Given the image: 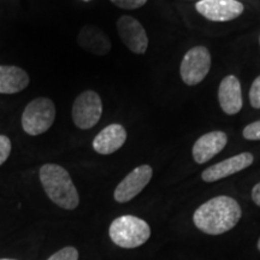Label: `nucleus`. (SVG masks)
<instances>
[{
	"instance_id": "obj_1",
	"label": "nucleus",
	"mask_w": 260,
	"mask_h": 260,
	"mask_svg": "<svg viewBox=\"0 0 260 260\" xmlns=\"http://www.w3.org/2000/svg\"><path fill=\"white\" fill-rule=\"evenodd\" d=\"M241 216V206L235 199L219 195L198 207L193 214V222L200 232L207 235H220L232 230Z\"/></svg>"
},
{
	"instance_id": "obj_2",
	"label": "nucleus",
	"mask_w": 260,
	"mask_h": 260,
	"mask_svg": "<svg viewBox=\"0 0 260 260\" xmlns=\"http://www.w3.org/2000/svg\"><path fill=\"white\" fill-rule=\"evenodd\" d=\"M40 181L45 193L57 206L64 210H75L80 204L69 172L57 164H45L40 169Z\"/></svg>"
},
{
	"instance_id": "obj_3",
	"label": "nucleus",
	"mask_w": 260,
	"mask_h": 260,
	"mask_svg": "<svg viewBox=\"0 0 260 260\" xmlns=\"http://www.w3.org/2000/svg\"><path fill=\"white\" fill-rule=\"evenodd\" d=\"M110 239L122 248H136L147 242L151 236V228L146 220L139 217L121 216L111 223L109 229Z\"/></svg>"
},
{
	"instance_id": "obj_4",
	"label": "nucleus",
	"mask_w": 260,
	"mask_h": 260,
	"mask_svg": "<svg viewBox=\"0 0 260 260\" xmlns=\"http://www.w3.org/2000/svg\"><path fill=\"white\" fill-rule=\"evenodd\" d=\"M56 119V106L47 98H37L25 106L22 115V128L28 135L46 133Z\"/></svg>"
},
{
	"instance_id": "obj_5",
	"label": "nucleus",
	"mask_w": 260,
	"mask_h": 260,
	"mask_svg": "<svg viewBox=\"0 0 260 260\" xmlns=\"http://www.w3.org/2000/svg\"><path fill=\"white\" fill-rule=\"evenodd\" d=\"M211 69V53L206 47L195 46L184 54L180 65L181 79L187 86L203 82Z\"/></svg>"
},
{
	"instance_id": "obj_6",
	"label": "nucleus",
	"mask_w": 260,
	"mask_h": 260,
	"mask_svg": "<svg viewBox=\"0 0 260 260\" xmlns=\"http://www.w3.org/2000/svg\"><path fill=\"white\" fill-rule=\"evenodd\" d=\"M73 121L77 128L88 130L100 121L103 115V102L94 90H86L75 99L73 105Z\"/></svg>"
},
{
	"instance_id": "obj_7",
	"label": "nucleus",
	"mask_w": 260,
	"mask_h": 260,
	"mask_svg": "<svg viewBox=\"0 0 260 260\" xmlns=\"http://www.w3.org/2000/svg\"><path fill=\"white\" fill-rule=\"evenodd\" d=\"M199 14L212 22H229L240 17L245 6L237 0H200L195 4Z\"/></svg>"
},
{
	"instance_id": "obj_8",
	"label": "nucleus",
	"mask_w": 260,
	"mask_h": 260,
	"mask_svg": "<svg viewBox=\"0 0 260 260\" xmlns=\"http://www.w3.org/2000/svg\"><path fill=\"white\" fill-rule=\"evenodd\" d=\"M152 176H153V170L149 165H140L129 172L116 187L113 198L117 203H128L145 189V187L152 180Z\"/></svg>"
},
{
	"instance_id": "obj_9",
	"label": "nucleus",
	"mask_w": 260,
	"mask_h": 260,
	"mask_svg": "<svg viewBox=\"0 0 260 260\" xmlns=\"http://www.w3.org/2000/svg\"><path fill=\"white\" fill-rule=\"evenodd\" d=\"M117 30L123 44L133 53L144 54L148 48V37L146 30L138 19L124 15L117 21Z\"/></svg>"
},
{
	"instance_id": "obj_10",
	"label": "nucleus",
	"mask_w": 260,
	"mask_h": 260,
	"mask_svg": "<svg viewBox=\"0 0 260 260\" xmlns=\"http://www.w3.org/2000/svg\"><path fill=\"white\" fill-rule=\"evenodd\" d=\"M254 161V157L249 152H243V153L236 154L232 158H228L225 160L217 162L212 167L207 168L203 172L201 177L205 182H216L223 180L228 176H232L234 174L245 170L248 167H251Z\"/></svg>"
},
{
	"instance_id": "obj_11",
	"label": "nucleus",
	"mask_w": 260,
	"mask_h": 260,
	"mask_svg": "<svg viewBox=\"0 0 260 260\" xmlns=\"http://www.w3.org/2000/svg\"><path fill=\"white\" fill-rule=\"evenodd\" d=\"M218 102L220 109L226 115L234 116L241 111L243 106L242 88L236 76L228 75L219 83Z\"/></svg>"
},
{
	"instance_id": "obj_12",
	"label": "nucleus",
	"mask_w": 260,
	"mask_h": 260,
	"mask_svg": "<svg viewBox=\"0 0 260 260\" xmlns=\"http://www.w3.org/2000/svg\"><path fill=\"white\" fill-rule=\"evenodd\" d=\"M228 144V135L224 132L216 130L201 136L195 141L191 149L194 160L198 164H205L211 160L214 155L223 151Z\"/></svg>"
},
{
	"instance_id": "obj_13",
	"label": "nucleus",
	"mask_w": 260,
	"mask_h": 260,
	"mask_svg": "<svg viewBox=\"0 0 260 260\" xmlns=\"http://www.w3.org/2000/svg\"><path fill=\"white\" fill-rule=\"evenodd\" d=\"M126 141V130L122 124L113 123L107 125L93 140V148L99 154H112Z\"/></svg>"
},
{
	"instance_id": "obj_14",
	"label": "nucleus",
	"mask_w": 260,
	"mask_h": 260,
	"mask_svg": "<svg viewBox=\"0 0 260 260\" xmlns=\"http://www.w3.org/2000/svg\"><path fill=\"white\" fill-rule=\"evenodd\" d=\"M77 44L82 50L95 54L105 56L111 51V41L102 29L94 25H83L77 35Z\"/></svg>"
},
{
	"instance_id": "obj_15",
	"label": "nucleus",
	"mask_w": 260,
	"mask_h": 260,
	"mask_svg": "<svg viewBox=\"0 0 260 260\" xmlns=\"http://www.w3.org/2000/svg\"><path fill=\"white\" fill-rule=\"evenodd\" d=\"M29 84L27 71L15 65H0V93L15 94L25 89Z\"/></svg>"
},
{
	"instance_id": "obj_16",
	"label": "nucleus",
	"mask_w": 260,
	"mask_h": 260,
	"mask_svg": "<svg viewBox=\"0 0 260 260\" xmlns=\"http://www.w3.org/2000/svg\"><path fill=\"white\" fill-rule=\"evenodd\" d=\"M47 260H79V251L75 247H64L52 254Z\"/></svg>"
},
{
	"instance_id": "obj_17",
	"label": "nucleus",
	"mask_w": 260,
	"mask_h": 260,
	"mask_svg": "<svg viewBox=\"0 0 260 260\" xmlns=\"http://www.w3.org/2000/svg\"><path fill=\"white\" fill-rule=\"evenodd\" d=\"M243 138L249 141H259L260 140V121L249 123L242 132Z\"/></svg>"
},
{
	"instance_id": "obj_18",
	"label": "nucleus",
	"mask_w": 260,
	"mask_h": 260,
	"mask_svg": "<svg viewBox=\"0 0 260 260\" xmlns=\"http://www.w3.org/2000/svg\"><path fill=\"white\" fill-rule=\"evenodd\" d=\"M249 103L253 109H260V75L253 81L249 89Z\"/></svg>"
},
{
	"instance_id": "obj_19",
	"label": "nucleus",
	"mask_w": 260,
	"mask_h": 260,
	"mask_svg": "<svg viewBox=\"0 0 260 260\" xmlns=\"http://www.w3.org/2000/svg\"><path fill=\"white\" fill-rule=\"evenodd\" d=\"M117 8L124 10H135L144 6L148 0H110Z\"/></svg>"
},
{
	"instance_id": "obj_20",
	"label": "nucleus",
	"mask_w": 260,
	"mask_h": 260,
	"mask_svg": "<svg viewBox=\"0 0 260 260\" xmlns=\"http://www.w3.org/2000/svg\"><path fill=\"white\" fill-rule=\"evenodd\" d=\"M10 153H11V141L8 136L0 135V165L8 160Z\"/></svg>"
},
{
	"instance_id": "obj_21",
	"label": "nucleus",
	"mask_w": 260,
	"mask_h": 260,
	"mask_svg": "<svg viewBox=\"0 0 260 260\" xmlns=\"http://www.w3.org/2000/svg\"><path fill=\"white\" fill-rule=\"evenodd\" d=\"M252 199L254 201L255 205H258L260 207V182L256 183L252 189Z\"/></svg>"
},
{
	"instance_id": "obj_22",
	"label": "nucleus",
	"mask_w": 260,
	"mask_h": 260,
	"mask_svg": "<svg viewBox=\"0 0 260 260\" xmlns=\"http://www.w3.org/2000/svg\"><path fill=\"white\" fill-rule=\"evenodd\" d=\"M258 249L260 251V239L258 240Z\"/></svg>"
},
{
	"instance_id": "obj_23",
	"label": "nucleus",
	"mask_w": 260,
	"mask_h": 260,
	"mask_svg": "<svg viewBox=\"0 0 260 260\" xmlns=\"http://www.w3.org/2000/svg\"><path fill=\"white\" fill-rule=\"evenodd\" d=\"M0 260H15V259H0Z\"/></svg>"
},
{
	"instance_id": "obj_24",
	"label": "nucleus",
	"mask_w": 260,
	"mask_h": 260,
	"mask_svg": "<svg viewBox=\"0 0 260 260\" xmlns=\"http://www.w3.org/2000/svg\"><path fill=\"white\" fill-rule=\"evenodd\" d=\"M259 42H260V38H259Z\"/></svg>"
}]
</instances>
